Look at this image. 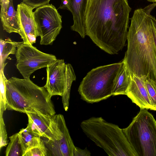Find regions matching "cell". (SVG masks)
<instances>
[{
    "label": "cell",
    "instance_id": "83f0119b",
    "mask_svg": "<svg viewBox=\"0 0 156 156\" xmlns=\"http://www.w3.org/2000/svg\"><path fill=\"white\" fill-rule=\"evenodd\" d=\"M90 152L86 147L84 149L75 147L73 151V156H90Z\"/></svg>",
    "mask_w": 156,
    "mask_h": 156
},
{
    "label": "cell",
    "instance_id": "3957f363",
    "mask_svg": "<svg viewBox=\"0 0 156 156\" xmlns=\"http://www.w3.org/2000/svg\"><path fill=\"white\" fill-rule=\"evenodd\" d=\"M6 109L27 113L55 114L51 96L44 87L30 79L12 77L6 83Z\"/></svg>",
    "mask_w": 156,
    "mask_h": 156
},
{
    "label": "cell",
    "instance_id": "cb8c5ba5",
    "mask_svg": "<svg viewBox=\"0 0 156 156\" xmlns=\"http://www.w3.org/2000/svg\"><path fill=\"white\" fill-rule=\"evenodd\" d=\"M8 144L7 136L3 115H0V149L5 146Z\"/></svg>",
    "mask_w": 156,
    "mask_h": 156
},
{
    "label": "cell",
    "instance_id": "ba28073f",
    "mask_svg": "<svg viewBox=\"0 0 156 156\" xmlns=\"http://www.w3.org/2000/svg\"><path fill=\"white\" fill-rule=\"evenodd\" d=\"M49 128L53 134L52 140L43 137L48 149V155L73 156L75 147L62 114L52 116Z\"/></svg>",
    "mask_w": 156,
    "mask_h": 156
},
{
    "label": "cell",
    "instance_id": "5b68a950",
    "mask_svg": "<svg viewBox=\"0 0 156 156\" xmlns=\"http://www.w3.org/2000/svg\"><path fill=\"white\" fill-rule=\"evenodd\" d=\"M123 63L122 60L91 69L83 79L79 87L81 98L93 103L113 95L115 82Z\"/></svg>",
    "mask_w": 156,
    "mask_h": 156
},
{
    "label": "cell",
    "instance_id": "9a60e30c",
    "mask_svg": "<svg viewBox=\"0 0 156 156\" xmlns=\"http://www.w3.org/2000/svg\"><path fill=\"white\" fill-rule=\"evenodd\" d=\"M131 79V75L124 62L115 79L113 95H126Z\"/></svg>",
    "mask_w": 156,
    "mask_h": 156
},
{
    "label": "cell",
    "instance_id": "d4e9b609",
    "mask_svg": "<svg viewBox=\"0 0 156 156\" xmlns=\"http://www.w3.org/2000/svg\"><path fill=\"white\" fill-rule=\"evenodd\" d=\"M51 0H23L22 2L33 9L49 4Z\"/></svg>",
    "mask_w": 156,
    "mask_h": 156
},
{
    "label": "cell",
    "instance_id": "ac0fdd59",
    "mask_svg": "<svg viewBox=\"0 0 156 156\" xmlns=\"http://www.w3.org/2000/svg\"><path fill=\"white\" fill-rule=\"evenodd\" d=\"M23 42L14 41L9 38L5 40L0 39V69L6 65L7 63L5 62L8 56L10 54H16V48Z\"/></svg>",
    "mask_w": 156,
    "mask_h": 156
},
{
    "label": "cell",
    "instance_id": "2e32d148",
    "mask_svg": "<svg viewBox=\"0 0 156 156\" xmlns=\"http://www.w3.org/2000/svg\"><path fill=\"white\" fill-rule=\"evenodd\" d=\"M9 8L4 18L1 20L3 29L6 32L11 33H20L18 16L17 11L14 8L13 0H9Z\"/></svg>",
    "mask_w": 156,
    "mask_h": 156
},
{
    "label": "cell",
    "instance_id": "277c9868",
    "mask_svg": "<svg viewBox=\"0 0 156 156\" xmlns=\"http://www.w3.org/2000/svg\"><path fill=\"white\" fill-rule=\"evenodd\" d=\"M83 132L110 156H137L122 129L102 117H91L81 123Z\"/></svg>",
    "mask_w": 156,
    "mask_h": 156
},
{
    "label": "cell",
    "instance_id": "6da1fadb",
    "mask_svg": "<svg viewBox=\"0 0 156 156\" xmlns=\"http://www.w3.org/2000/svg\"><path fill=\"white\" fill-rule=\"evenodd\" d=\"M131 10L128 0H88L86 35L105 52L118 54L127 40Z\"/></svg>",
    "mask_w": 156,
    "mask_h": 156
},
{
    "label": "cell",
    "instance_id": "52a82bcc",
    "mask_svg": "<svg viewBox=\"0 0 156 156\" xmlns=\"http://www.w3.org/2000/svg\"><path fill=\"white\" fill-rule=\"evenodd\" d=\"M15 54L16 68L26 79H30L35 71L47 67L57 59L55 55L42 52L32 45L23 42L17 48Z\"/></svg>",
    "mask_w": 156,
    "mask_h": 156
},
{
    "label": "cell",
    "instance_id": "5bb4252c",
    "mask_svg": "<svg viewBox=\"0 0 156 156\" xmlns=\"http://www.w3.org/2000/svg\"><path fill=\"white\" fill-rule=\"evenodd\" d=\"M26 114L32 119L36 127L41 133L42 137L53 140V134L49 128L52 115L32 113H27Z\"/></svg>",
    "mask_w": 156,
    "mask_h": 156
},
{
    "label": "cell",
    "instance_id": "7c38bea8",
    "mask_svg": "<svg viewBox=\"0 0 156 156\" xmlns=\"http://www.w3.org/2000/svg\"><path fill=\"white\" fill-rule=\"evenodd\" d=\"M66 65L62 59H57L46 67L47 80L44 86L51 96H62Z\"/></svg>",
    "mask_w": 156,
    "mask_h": 156
},
{
    "label": "cell",
    "instance_id": "9c48e42d",
    "mask_svg": "<svg viewBox=\"0 0 156 156\" xmlns=\"http://www.w3.org/2000/svg\"><path fill=\"white\" fill-rule=\"evenodd\" d=\"M34 14L40 44L51 45L62 28V16L54 5L49 4L36 8Z\"/></svg>",
    "mask_w": 156,
    "mask_h": 156
},
{
    "label": "cell",
    "instance_id": "603a6c76",
    "mask_svg": "<svg viewBox=\"0 0 156 156\" xmlns=\"http://www.w3.org/2000/svg\"><path fill=\"white\" fill-rule=\"evenodd\" d=\"M145 84L152 104L156 108V82L147 79L145 80Z\"/></svg>",
    "mask_w": 156,
    "mask_h": 156
},
{
    "label": "cell",
    "instance_id": "7402d4cb",
    "mask_svg": "<svg viewBox=\"0 0 156 156\" xmlns=\"http://www.w3.org/2000/svg\"><path fill=\"white\" fill-rule=\"evenodd\" d=\"M48 156V149L43 140L40 144L30 149L23 155V156Z\"/></svg>",
    "mask_w": 156,
    "mask_h": 156
},
{
    "label": "cell",
    "instance_id": "4316f807",
    "mask_svg": "<svg viewBox=\"0 0 156 156\" xmlns=\"http://www.w3.org/2000/svg\"><path fill=\"white\" fill-rule=\"evenodd\" d=\"M9 0H0L1 9L0 17L1 20H3L6 15L9 8Z\"/></svg>",
    "mask_w": 156,
    "mask_h": 156
},
{
    "label": "cell",
    "instance_id": "44dd1931",
    "mask_svg": "<svg viewBox=\"0 0 156 156\" xmlns=\"http://www.w3.org/2000/svg\"><path fill=\"white\" fill-rule=\"evenodd\" d=\"M5 66L0 69V111L4 112L6 109V83L7 79L4 73Z\"/></svg>",
    "mask_w": 156,
    "mask_h": 156
},
{
    "label": "cell",
    "instance_id": "f1b7e54d",
    "mask_svg": "<svg viewBox=\"0 0 156 156\" xmlns=\"http://www.w3.org/2000/svg\"><path fill=\"white\" fill-rule=\"evenodd\" d=\"M148 1L151 2H155V0H147Z\"/></svg>",
    "mask_w": 156,
    "mask_h": 156
},
{
    "label": "cell",
    "instance_id": "ffe728a7",
    "mask_svg": "<svg viewBox=\"0 0 156 156\" xmlns=\"http://www.w3.org/2000/svg\"><path fill=\"white\" fill-rule=\"evenodd\" d=\"M10 142L5 151L6 156H23V153L18 133L9 137Z\"/></svg>",
    "mask_w": 156,
    "mask_h": 156
},
{
    "label": "cell",
    "instance_id": "e0dca14e",
    "mask_svg": "<svg viewBox=\"0 0 156 156\" xmlns=\"http://www.w3.org/2000/svg\"><path fill=\"white\" fill-rule=\"evenodd\" d=\"M76 76L72 65H66L64 89L62 96V101L65 110L67 111L69 108L70 92L72 83L75 80Z\"/></svg>",
    "mask_w": 156,
    "mask_h": 156
},
{
    "label": "cell",
    "instance_id": "7a4b0ae2",
    "mask_svg": "<svg viewBox=\"0 0 156 156\" xmlns=\"http://www.w3.org/2000/svg\"><path fill=\"white\" fill-rule=\"evenodd\" d=\"M156 7L153 2L134 12L122 60L131 75L156 82V19L151 14Z\"/></svg>",
    "mask_w": 156,
    "mask_h": 156
},
{
    "label": "cell",
    "instance_id": "484cf974",
    "mask_svg": "<svg viewBox=\"0 0 156 156\" xmlns=\"http://www.w3.org/2000/svg\"><path fill=\"white\" fill-rule=\"evenodd\" d=\"M28 118V123L26 128L27 130L32 135L42 137V135L36 127L32 119Z\"/></svg>",
    "mask_w": 156,
    "mask_h": 156
},
{
    "label": "cell",
    "instance_id": "4fadbf2b",
    "mask_svg": "<svg viewBox=\"0 0 156 156\" xmlns=\"http://www.w3.org/2000/svg\"><path fill=\"white\" fill-rule=\"evenodd\" d=\"M88 0H62L59 8L69 10L73 16V24L72 30L77 32L82 38L86 35L85 14Z\"/></svg>",
    "mask_w": 156,
    "mask_h": 156
},
{
    "label": "cell",
    "instance_id": "f546056e",
    "mask_svg": "<svg viewBox=\"0 0 156 156\" xmlns=\"http://www.w3.org/2000/svg\"><path fill=\"white\" fill-rule=\"evenodd\" d=\"M155 2H156V0H155Z\"/></svg>",
    "mask_w": 156,
    "mask_h": 156
},
{
    "label": "cell",
    "instance_id": "d6986e66",
    "mask_svg": "<svg viewBox=\"0 0 156 156\" xmlns=\"http://www.w3.org/2000/svg\"><path fill=\"white\" fill-rule=\"evenodd\" d=\"M18 133L23 155L30 149L39 145L43 141L41 137L32 135L27 131L26 128L21 129Z\"/></svg>",
    "mask_w": 156,
    "mask_h": 156
},
{
    "label": "cell",
    "instance_id": "8fae6325",
    "mask_svg": "<svg viewBox=\"0 0 156 156\" xmlns=\"http://www.w3.org/2000/svg\"><path fill=\"white\" fill-rule=\"evenodd\" d=\"M147 79L135 75H131L130 82L126 95L140 109L156 111V108L152 104L146 87Z\"/></svg>",
    "mask_w": 156,
    "mask_h": 156
},
{
    "label": "cell",
    "instance_id": "30bf717a",
    "mask_svg": "<svg viewBox=\"0 0 156 156\" xmlns=\"http://www.w3.org/2000/svg\"><path fill=\"white\" fill-rule=\"evenodd\" d=\"M33 9L21 2L17 6V12L20 28L19 34L23 43L33 45L39 36L35 20Z\"/></svg>",
    "mask_w": 156,
    "mask_h": 156
},
{
    "label": "cell",
    "instance_id": "8992f818",
    "mask_svg": "<svg viewBox=\"0 0 156 156\" xmlns=\"http://www.w3.org/2000/svg\"><path fill=\"white\" fill-rule=\"evenodd\" d=\"M122 130L137 156H156V120L148 110L140 109Z\"/></svg>",
    "mask_w": 156,
    "mask_h": 156
}]
</instances>
